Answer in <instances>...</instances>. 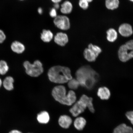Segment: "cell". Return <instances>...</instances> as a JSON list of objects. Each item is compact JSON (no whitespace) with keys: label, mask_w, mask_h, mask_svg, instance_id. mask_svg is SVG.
I'll use <instances>...</instances> for the list:
<instances>
[{"label":"cell","mask_w":133,"mask_h":133,"mask_svg":"<svg viewBox=\"0 0 133 133\" xmlns=\"http://www.w3.org/2000/svg\"><path fill=\"white\" fill-rule=\"evenodd\" d=\"M129 1L133 3V0H129Z\"/></svg>","instance_id":"37"},{"label":"cell","mask_w":133,"mask_h":133,"mask_svg":"<svg viewBox=\"0 0 133 133\" xmlns=\"http://www.w3.org/2000/svg\"><path fill=\"white\" fill-rule=\"evenodd\" d=\"M93 1V0H86V1H87L89 3L92 2Z\"/></svg>","instance_id":"36"},{"label":"cell","mask_w":133,"mask_h":133,"mask_svg":"<svg viewBox=\"0 0 133 133\" xmlns=\"http://www.w3.org/2000/svg\"><path fill=\"white\" fill-rule=\"evenodd\" d=\"M23 66L26 74L32 77H38L44 72L43 64L39 60H36L33 64L29 61H25L23 63Z\"/></svg>","instance_id":"4"},{"label":"cell","mask_w":133,"mask_h":133,"mask_svg":"<svg viewBox=\"0 0 133 133\" xmlns=\"http://www.w3.org/2000/svg\"><path fill=\"white\" fill-rule=\"evenodd\" d=\"M88 48L92 51L98 57L99 55L102 52V49L98 46L94 45L92 44H89L88 45Z\"/></svg>","instance_id":"24"},{"label":"cell","mask_w":133,"mask_h":133,"mask_svg":"<svg viewBox=\"0 0 133 133\" xmlns=\"http://www.w3.org/2000/svg\"><path fill=\"white\" fill-rule=\"evenodd\" d=\"M72 120L70 116L67 115H63L60 116L58 119V123L61 127L67 129L72 123Z\"/></svg>","instance_id":"11"},{"label":"cell","mask_w":133,"mask_h":133,"mask_svg":"<svg viewBox=\"0 0 133 133\" xmlns=\"http://www.w3.org/2000/svg\"><path fill=\"white\" fill-rule=\"evenodd\" d=\"M72 4L69 1H65L61 5L60 11L63 14H69L72 12Z\"/></svg>","instance_id":"17"},{"label":"cell","mask_w":133,"mask_h":133,"mask_svg":"<svg viewBox=\"0 0 133 133\" xmlns=\"http://www.w3.org/2000/svg\"><path fill=\"white\" fill-rule=\"evenodd\" d=\"M52 2L55 3H59L61 2L62 0H51Z\"/></svg>","instance_id":"34"},{"label":"cell","mask_w":133,"mask_h":133,"mask_svg":"<svg viewBox=\"0 0 133 133\" xmlns=\"http://www.w3.org/2000/svg\"><path fill=\"white\" fill-rule=\"evenodd\" d=\"M9 133H23L21 131L17 130H14L11 131Z\"/></svg>","instance_id":"31"},{"label":"cell","mask_w":133,"mask_h":133,"mask_svg":"<svg viewBox=\"0 0 133 133\" xmlns=\"http://www.w3.org/2000/svg\"><path fill=\"white\" fill-rule=\"evenodd\" d=\"M49 15L51 17L54 18H56L57 16L56 10L54 8H52L50 11Z\"/></svg>","instance_id":"30"},{"label":"cell","mask_w":133,"mask_h":133,"mask_svg":"<svg viewBox=\"0 0 133 133\" xmlns=\"http://www.w3.org/2000/svg\"><path fill=\"white\" fill-rule=\"evenodd\" d=\"M60 8L59 3H55L54 4V8L56 10H57Z\"/></svg>","instance_id":"32"},{"label":"cell","mask_w":133,"mask_h":133,"mask_svg":"<svg viewBox=\"0 0 133 133\" xmlns=\"http://www.w3.org/2000/svg\"><path fill=\"white\" fill-rule=\"evenodd\" d=\"M87 121L84 117L77 116L74 121V126L77 130L82 131L85 127Z\"/></svg>","instance_id":"15"},{"label":"cell","mask_w":133,"mask_h":133,"mask_svg":"<svg viewBox=\"0 0 133 133\" xmlns=\"http://www.w3.org/2000/svg\"><path fill=\"white\" fill-rule=\"evenodd\" d=\"M125 44H123L119 47L118 51V55L120 61L123 62H127L133 58V50L129 52Z\"/></svg>","instance_id":"7"},{"label":"cell","mask_w":133,"mask_h":133,"mask_svg":"<svg viewBox=\"0 0 133 133\" xmlns=\"http://www.w3.org/2000/svg\"><path fill=\"white\" fill-rule=\"evenodd\" d=\"M9 67L8 63L4 59L0 60V75L4 76L9 71Z\"/></svg>","instance_id":"22"},{"label":"cell","mask_w":133,"mask_h":133,"mask_svg":"<svg viewBox=\"0 0 133 133\" xmlns=\"http://www.w3.org/2000/svg\"><path fill=\"white\" fill-rule=\"evenodd\" d=\"M54 37V34L50 30L44 29L41 34V39L44 42H50Z\"/></svg>","instance_id":"18"},{"label":"cell","mask_w":133,"mask_h":133,"mask_svg":"<svg viewBox=\"0 0 133 133\" xmlns=\"http://www.w3.org/2000/svg\"><path fill=\"white\" fill-rule=\"evenodd\" d=\"M38 12L40 14H42L43 12V10L41 8H39L38 9Z\"/></svg>","instance_id":"33"},{"label":"cell","mask_w":133,"mask_h":133,"mask_svg":"<svg viewBox=\"0 0 133 133\" xmlns=\"http://www.w3.org/2000/svg\"><path fill=\"white\" fill-rule=\"evenodd\" d=\"M48 76L51 82L61 84L68 83L73 78L70 69L60 65L55 66L50 68Z\"/></svg>","instance_id":"2"},{"label":"cell","mask_w":133,"mask_h":133,"mask_svg":"<svg viewBox=\"0 0 133 133\" xmlns=\"http://www.w3.org/2000/svg\"><path fill=\"white\" fill-rule=\"evenodd\" d=\"M51 94L56 101L64 105H72L76 101L75 92L71 90L66 94V88L63 85L55 86L53 89Z\"/></svg>","instance_id":"3"},{"label":"cell","mask_w":133,"mask_h":133,"mask_svg":"<svg viewBox=\"0 0 133 133\" xmlns=\"http://www.w3.org/2000/svg\"><path fill=\"white\" fill-rule=\"evenodd\" d=\"M79 6L83 10H86L89 7V3L86 0H79Z\"/></svg>","instance_id":"26"},{"label":"cell","mask_w":133,"mask_h":133,"mask_svg":"<svg viewBox=\"0 0 133 133\" xmlns=\"http://www.w3.org/2000/svg\"><path fill=\"white\" fill-rule=\"evenodd\" d=\"M15 80L12 76H8L3 80V88L6 91H11L14 89Z\"/></svg>","instance_id":"12"},{"label":"cell","mask_w":133,"mask_h":133,"mask_svg":"<svg viewBox=\"0 0 133 133\" xmlns=\"http://www.w3.org/2000/svg\"><path fill=\"white\" fill-rule=\"evenodd\" d=\"M68 85L71 90H74L78 89L80 84L77 79L73 78L68 82Z\"/></svg>","instance_id":"23"},{"label":"cell","mask_w":133,"mask_h":133,"mask_svg":"<svg viewBox=\"0 0 133 133\" xmlns=\"http://www.w3.org/2000/svg\"><path fill=\"white\" fill-rule=\"evenodd\" d=\"M6 35L4 31L0 29V44H2L6 39Z\"/></svg>","instance_id":"29"},{"label":"cell","mask_w":133,"mask_h":133,"mask_svg":"<svg viewBox=\"0 0 133 133\" xmlns=\"http://www.w3.org/2000/svg\"><path fill=\"white\" fill-rule=\"evenodd\" d=\"M18 1H25V0H18Z\"/></svg>","instance_id":"38"},{"label":"cell","mask_w":133,"mask_h":133,"mask_svg":"<svg viewBox=\"0 0 133 133\" xmlns=\"http://www.w3.org/2000/svg\"><path fill=\"white\" fill-rule=\"evenodd\" d=\"M75 75L80 85L89 90L92 89L98 80V74L89 66L79 68Z\"/></svg>","instance_id":"1"},{"label":"cell","mask_w":133,"mask_h":133,"mask_svg":"<svg viewBox=\"0 0 133 133\" xmlns=\"http://www.w3.org/2000/svg\"><path fill=\"white\" fill-rule=\"evenodd\" d=\"M107 33V39L110 42H114L117 39L118 34L116 30L113 28H110L108 30Z\"/></svg>","instance_id":"20"},{"label":"cell","mask_w":133,"mask_h":133,"mask_svg":"<svg viewBox=\"0 0 133 133\" xmlns=\"http://www.w3.org/2000/svg\"><path fill=\"white\" fill-rule=\"evenodd\" d=\"M119 32L122 36L129 37L132 35L133 30L132 26L128 23H124L119 26Z\"/></svg>","instance_id":"8"},{"label":"cell","mask_w":133,"mask_h":133,"mask_svg":"<svg viewBox=\"0 0 133 133\" xmlns=\"http://www.w3.org/2000/svg\"><path fill=\"white\" fill-rule=\"evenodd\" d=\"M84 56L85 59L89 62H94L97 57L96 55L88 48L84 50Z\"/></svg>","instance_id":"19"},{"label":"cell","mask_w":133,"mask_h":133,"mask_svg":"<svg viewBox=\"0 0 133 133\" xmlns=\"http://www.w3.org/2000/svg\"><path fill=\"white\" fill-rule=\"evenodd\" d=\"M131 124H132V125L133 126V122L131 123Z\"/></svg>","instance_id":"39"},{"label":"cell","mask_w":133,"mask_h":133,"mask_svg":"<svg viewBox=\"0 0 133 133\" xmlns=\"http://www.w3.org/2000/svg\"><path fill=\"white\" fill-rule=\"evenodd\" d=\"M3 85V80L0 77V89L2 87Z\"/></svg>","instance_id":"35"},{"label":"cell","mask_w":133,"mask_h":133,"mask_svg":"<svg viewBox=\"0 0 133 133\" xmlns=\"http://www.w3.org/2000/svg\"><path fill=\"white\" fill-rule=\"evenodd\" d=\"M87 108L91 112L94 113L95 112V109L93 104V99L92 98H89L87 104Z\"/></svg>","instance_id":"25"},{"label":"cell","mask_w":133,"mask_h":133,"mask_svg":"<svg viewBox=\"0 0 133 133\" xmlns=\"http://www.w3.org/2000/svg\"><path fill=\"white\" fill-rule=\"evenodd\" d=\"M69 39L65 33L59 32L56 33L54 37V41L56 44L61 46H64L67 44Z\"/></svg>","instance_id":"9"},{"label":"cell","mask_w":133,"mask_h":133,"mask_svg":"<svg viewBox=\"0 0 133 133\" xmlns=\"http://www.w3.org/2000/svg\"><path fill=\"white\" fill-rule=\"evenodd\" d=\"M119 0H105L106 7L110 10H115L119 7Z\"/></svg>","instance_id":"21"},{"label":"cell","mask_w":133,"mask_h":133,"mask_svg":"<svg viewBox=\"0 0 133 133\" xmlns=\"http://www.w3.org/2000/svg\"><path fill=\"white\" fill-rule=\"evenodd\" d=\"M10 47L13 52L18 55L22 54L26 49L25 46L23 43L16 41L11 43Z\"/></svg>","instance_id":"10"},{"label":"cell","mask_w":133,"mask_h":133,"mask_svg":"<svg viewBox=\"0 0 133 133\" xmlns=\"http://www.w3.org/2000/svg\"><path fill=\"white\" fill-rule=\"evenodd\" d=\"M54 23L56 27L62 30H67L70 27V21L66 16H57L54 18Z\"/></svg>","instance_id":"6"},{"label":"cell","mask_w":133,"mask_h":133,"mask_svg":"<svg viewBox=\"0 0 133 133\" xmlns=\"http://www.w3.org/2000/svg\"><path fill=\"white\" fill-rule=\"evenodd\" d=\"M112 133H133V129L131 126L122 123L116 126Z\"/></svg>","instance_id":"13"},{"label":"cell","mask_w":133,"mask_h":133,"mask_svg":"<svg viewBox=\"0 0 133 133\" xmlns=\"http://www.w3.org/2000/svg\"><path fill=\"white\" fill-rule=\"evenodd\" d=\"M89 97L85 95H83L79 101L74 104L69 110V112L75 117H77L84 112L87 108V104Z\"/></svg>","instance_id":"5"},{"label":"cell","mask_w":133,"mask_h":133,"mask_svg":"<svg viewBox=\"0 0 133 133\" xmlns=\"http://www.w3.org/2000/svg\"><path fill=\"white\" fill-rule=\"evenodd\" d=\"M97 96L101 99L106 100L109 99L111 96V92L109 89L106 87H100L98 89Z\"/></svg>","instance_id":"14"},{"label":"cell","mask_w":133,"mask_h":133,"mask_svg":"<svg viewBox=\"0 0 133 133\" xmlns=\"http://www.w3.org/2000/svg\"><path fill=\"white\" fill-rule=\"evenodd\" d=\"M37 119L39 123L43 124H48L50 119L49 115L46 111H43L37 115Z\"/></svg>","instance_id":"16"},{"label":"cell","mask_w":133,"mask_h":133,"mask_svg":"<svg viewBox=\"0 0 133 133\" xmlns=\"http://www.w3.org/2000/svg\"></svg>","instance_id":"40"},{"label":"cell","mask_w":133,"mask_h":133,"mask_svg":"<svg viewBox=\"0 0 133 133\" xmlns=\"http://www.w3.org/2000/svg\"><path fill=\"white\" fill-rule=\"evenodd\" d=\"M125 116L131 123L133 122V111H129L126 112Z\"/></svg>","instance_id":"27"},{"label":"cell","mask_w":133,"mask_h":133,"mask_svg":"<svg viewBox=\"0 0 133 133\" xmlns=\"http://www.w3.org/2000/svg\"><path fill=\"white\" fill-rule=\"evenodd\" d=\"M125 44L129 50H133V39L127 41Z\"/></svg>","instance_id":"28"}]
</instances>
